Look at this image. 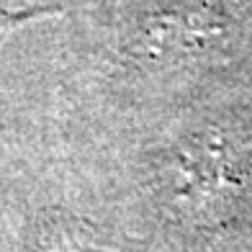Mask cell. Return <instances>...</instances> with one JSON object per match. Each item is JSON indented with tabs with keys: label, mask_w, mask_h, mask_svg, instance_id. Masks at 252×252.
Instances as JSON below:
<instances>
[{
	"label": "cell",
	"mask_w": 252,
	"mask_h": 252,
	"mask_svg": "<svg viewBox=\"0 0 252 252\" xmlns=\"http://www.w3.org/2000/svg\"><path fill=\"white\" fill-rule=\"evenodd\" d=\"M67 252H108V250H100V247H93V245H72Z\"/></svg>",
	"instance_id": "obj_3"
},
{
	"label": "cell",
	"mask_w": 252,
	"mask_h": 252,
	"mask_svg": "<svg viewBox=\"0 0 252 252\" xmlns=\"http://www.w3.org/2000/svg\"><path fill=\"white\" fill-rule=\"evenodd\" d=\"M60 13L62 10L57 5H31V8H24V10H3L0 8V39H5L10 31H16L18 26L29 24V21L60 16Z\"/></svg>",
	"instance_id": "obj_2"
},
{
	"label": "cell",
	"mask_w": 252,
	"mask_h": 252,
	"mask_svg": "<svg viewBox=\"0 0 252 252\" xmlns=\"http://www.w3.org/2000/svg\"><path fill=\"white\" fill-rule=\"evenodd\" d=\"M219 33V18L203 5H173L157 10L147 24V41L157 52H188Z\"/></svg>",
	"instance_id": "obj_1"
}]
</instances>
